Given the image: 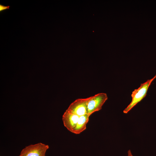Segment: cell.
Returning a JSON list of instances; mask_svg holds the SVG:
<instances>
[{"label":"cell","instance_id":"obj_8","mask_svg":"<svg viewBox=\"0 0 156 156\" xmlns=\"http://www.w3.org/2000/svg\"><path fill=\"white\" fill-rule=\"evenodd\" d=\"M127 153L128 156H133L130 150L128 151Z\"/></svg>","mask_w":156,"mask_h":156},{"label":"cell","instance_id":"obj_1","mask_svg":"<svg viewBox=\"0 0 156 156\" xmlns=\"http://www.w3.org/2000/svg\"><path fill=\"white\" fill-rule=\"evenodd\" d=\"M155 79L153 77L150 79L147 80L146 82L141 83L138 88L135 89L133 91L131 94L132 101L123 110L124 113H127L146 96L148 89Z\"/></svg>","mask_w":156,"mask_h":156},{"label":"cell","instance_id":"obj_6","mask_svg":"<svg viewBox=\"0 0 156 156\" xmlns=\"http://www.w3.org/2000/svg\"><path fill=\"white\" fill-rule=\"evenodd\" d=\"M90 116L87 114L80 116L72 133L75 134H79L85 130Z\"/></svg>","mask_w":156,"mask_h":156},{"label":"cell","instance_id":"obj_9","mask_svg":"<svg viewBox=\"0 0 156 156\" xmlns=\"http://www.w3.org/2000/svg\"><path fill=\"white\" fill-rule=\"evenodd\" d=\"M154 77L155 78H156V74L155 75V76Z\"/></svg>","mask_w":156,"mask_h":156},{"label":"cell","instance_id":"obj_5","mask_svg":"<svg viewBox=\"0 0 156 156\" xmlns=\"http://www.w3.org/2000/svg\"><path fill=\"white\" fill-rule=\"evenodd\" d=\"M79 116L66 110L62 117L64 126L70 131L73 132Z\"/></svg>","mask_w":156,"mask_h":156},{"label":"cell","instance_id":"obj_2","mask_svg":"<svg viewBox=\"0 0 156 156\" xmlns=\"http://www.w3.org/2000/svg\"><path fill=\"white\" fill-rule=\"evenodd\" d=\"M108 99L105 93H98L89 97L87 104V114L90 116L94 112L99 111Z\"/></svg>","mask_w":156,"mask_h":156},{"label":"cell","instance_id":"obj_7","mask_svg":"<svg viewBox=\"0 0 156 156\" xmlns=\"http://www.w3.org/2000/svg\"><path fill=\"white\" fill-rule=\"evenodd\" d=\"M10 6H5L2 5H0V11H2L3 10L9 8Z\"/></svg>","mask_w":156,"mask_h":156},{"label":"cell","instance_id":"obj_3","mask_svg":"<svg viewBox=\"0 0 156 156\" xmlns=\"http://www.w3.org/2000/svg\"><path fill=\"white\" fill-rule=\"evenodd\" d=\"M49 146L40 142L26 146L21 151L18 156H45Z\"/></svg>","mask_w":156,"mask_h":156},{"label":"cell","instance_id":"obj_4","mask_svg":"<svg viewBox=\"0 0 156 156\" xmlns=\"http://www.w3.org/2000/svg\"><path fill=\"white\" fill-rule=\"evenodd\" d=\"M89 97L76 99L70 105L68 111L81 116L87 114V104Z\"/></svg>","mask_w":156,"mask_h":156}]
</instances>
